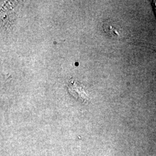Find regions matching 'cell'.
Returning <instances> with one entry per match:
<instances>
[{"label":"cell","mask_w":156,"mask_h":156,"mask_svg":"<svg viewBox=\"0 0 156 156\" xmlns=\"http://www.w3.org/2000/svg\"><path fill=\"white\" fill-rule=\"evenodd\" d=\"M151 5L153 6V10L154 11L156 16V2L155 1H153L152 3H151Z\"/></svg>","instance_id":"7a4b0ae2"},{"label":"cell","mask_w":156,"mask_h":156,"mask_svg":"<svg viewBox=\"0 0 156 156\" xmlns=\"http://www.w3.org/2000/svg\"><path fill=\"white\" fill-rule=\"evenodd\" d=\"M68 87L70 93L78 100L83 103H87L89 102V98L86 93L85 90L78 82L72 79L69 82Z\"/></svg>","instance_id":"6da1fadb"}]
</instances>
